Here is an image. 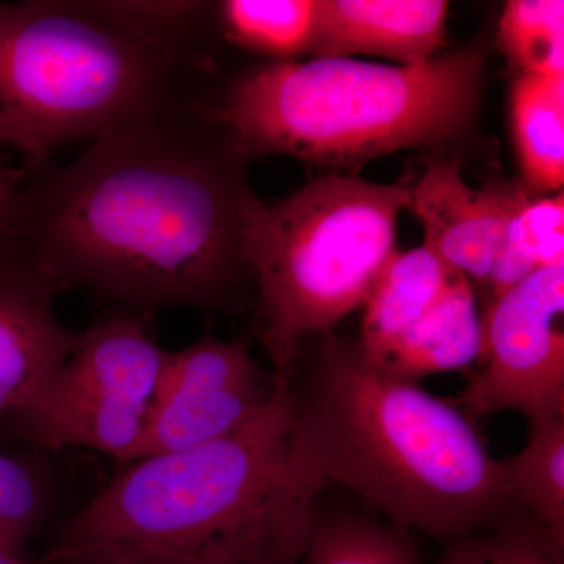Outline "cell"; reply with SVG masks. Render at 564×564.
Returning a JSON list of instances; mask_svg holds the SVG:
<instances>
[{
	"label": "cell",
	"mask_w": 564,
	"mask_h": 564,
	"mask_svg": "<svg viewBox=\"0 0 564 564\" xmlns=\"http://www.w3.org/2000/svg\"><path fill=\"white\" fill-rule=\"evenodd\" d=\"M300 344L288 378L293 445L318 477L391 524L454 543L519 510L475 422L447 400L375 369L358 343Z\"/></svg>",
	"instance_id": "cell-3"
},
{
	"label": "cell",
	"mask_w": 564,
	"mask_h": 564,
	"mask_svg": "<svg viewBox=\"0 0 564 564\" xmlns=\"http://www.w3.org/2000/svg\"><path fill=\"white\" fill-rule=\"evenodd\" d=\"M318 0H225L214 20L229 43L269 63L300 62L313 52Z\"/></svg>",
	"instance_id": "cell-16"
},
{
	"label": "cell",
	"mask_w": 564,
	"mask_h": 564,
	"mask_svg": "<svg viewBox=\"0 0 564 564\" xmlns=\"http://www.w3.org/2000/svg\"><path fill=\"white\" fill-rule=\"evenodd\" d=\"M454 272L425 245L393 252L362 304L358 340L362 355L380 351L429 313L443 296Z\"/></svg>",
	"instance_id": "cell-14"
},
{
	"label": "cell",
	"mask_w": 564,
	"mask_h": 564,
	"mask_svg": "<svg viewBox=\"0 0 564 564\" xmlns=\"http://www.w3.org/2000/svg\"><path fill=\"white\" fill-rule=\"evenodd\" d=\"M28 170L0 161V258L20 252L25 217Z\"/></svg>",
	"instance_id": "cell-24"
},
{
	"label": "cell",
	"mask_w": 564,
	"mask_h": 564,
	"mask_svg": "<svg viewBox=\"0 0 564 564\" xmlns=\"http://www.w3.org/2000/svg\"><path fill=\"white\" fill-rule=\"evenodd\" d=\"M489 43L423 65L355 58L263 63L198 102L248 162L289 155L336 174L395 151L434 150L477 132Z\"/></svg>",
	"instance_id": "cell-4"
},
{
	"label": "cell",
	"mask_w": 564,
	"mask_h": 564,
	"mask_svg": "<svg viewBox=\"0 0 564 564\" xmlns=\"http://www.w3.org/2000/svg\"><path fill=\"white\" fill-rule=\"evenodd\" d=\"M169 351L143 315L121 313L77 333L54 380L13 414L25 440L58 451L84 447L137 462Z\"/></svg>",
	"instance_id": "cell-7"
},
{
	"label": "cell",
	"mask_w": 564,
	"mask_h": 564,
	"mask_svg": "<svg viewBox=\"0 0 564 564\" xmlns=\"http://www.w3.org/2000/svg\"><path fill=\"white\" fill-rule=\"evenodd\" d=\"M434 564H564V541L525 511L454 543Z\"/></svg>",
	"instance_id": "cell-22"
},
{
	"label": "cell",
	"mask_w": 564,
	"mask_h": 564,
	"mask_svg": "<svg viewBox=\"0 0 564 564\" xmlns=\"http://www.w3.org/2000/svg\"><path fill=\"white\" fill-rule=\"evenodd\" d=\"M46 510V488L39 475L20 459L0 454V552L24 555Z\"/></svg>",
	"instance_id": "cell-23"
},
{
	"label": "cell",
	"mask_w": 564,
	"mask_h": 564,
	"mask_svg": "<svg viewBox=\"0 0 564 564\" xmlns=\"http://www.w3.org/2000/svg\"><path fill=\"white\" fill-rule=\"evenodd\" d=\"M534 193L521 181L474 188L463 177L458 158L437 154L411 185L410 204L422 221L425 245L448 267L484 291L502 248L508 223Z\"/></svg>",
	"instance_id": "cell-10"
},
{
	"label": "cell",
	"mask_w": 564,
	"mask_h": 564,
	"mask_svg": "<svg viewBox=\"0 0 564 564\" xmlns=\"http://www.w3.org/2000/svg\"><path fill=\"white\" fill-rule=\"evenodd\" d=\"M444 0H318L314 58L375 55L423 65L447 43Z\"/></svg>",
	"instance_id": "cell-12"
},
{
	"label": "cell",
	"mask_w": 564,
	"mask_h": 564,
	"mask_svg": "<svg viewBox=\"0 0 564 564\" xmlns=\"http://www.w3.org/2000/svg\"><path fill=\"white\" fill-rule=\"evenodd\" d=\"M58 293L24 252L0 258V413L40 397L76 344L55 315Z\"/></svg>",
	"instance_id": "cell-11"
},
{
	"label": "cell",
	"mask_w": 564,
	"mask_h": 564,
	"mask_svg": "<svg viewBox=\"0 0 564 564\" xmlns=\"http://www.w3.org/2000/svg\"><path fill=\"white\" fill-rule=\"evenodd\" d=\"M499 464L511 502L564 541V419L530 426L525 447Z\"/></svg>",
	"instance_id": "cell-18"
},
{
	"label": "cell",
	"mask_w": 564,
	"mask_h": 564,
	"mask_svg": "<svg viewBox=\"0 0 564 564\" xmlns=\"http://www.w3.org/2000/svg\"><path fill=\"white\" fill-rule=\"evenodd\" d=\"M564 267V196L530 195L508 223L499 258L481 295L485 307L541 269Z\"/></svg>",
	"instance_id": "cell-17"
},
{
	"label": "cell",
	"mask_w": 564,
	"mask_h": 564,
	"mask_svg": "<svg viewBox=\"0 0 564 564\" xmlns=\"http://www.w3.org/2000/svg\"><path fill=\"white\" fill-rule=\"evenodd\" d=\"M0 564H32L25 560L24 555L9 554V552H0Z\"/></svg>",
	"instance_id": "cell-25"
},
{
	"label": "cell",
	"mask_w": 564,
	"mask_h": 564,
	"mask_svg": "<svg viewBox=\"0 0 564 564\" xmlns=\"http://www.w3.org/2000/svg\"><path fill=\"white\" fill-rule=\"evenodd\" d=\"M325 486L293 445L280 383L237 432L132 462L62 527L44 564H303Z\"/></svg>",
	"instance_id": "cell-2"
},
{
	"label": "cell",
	"mask_w": 564,
	"mask_h": 564,
	"mask_svg": "<svg viewBox=\"0 0 564 564\" xmlns=\"http://www.w3.org/2000/svg\"><path fill=\"white\" fill-rule=\"evenodd\" d=\"M497 44L519 76H564L563 0H510Z\"/></svg>",
	"instance_id": "cell-21"
},
{
	"label": "cell",
	"mask_w": 564,
	"mask_h": 564,
	"mask_svg": "<svg viewBox=\"0 0 564 564\" xmlns=\"http://www.w3.org/2000/svg\"><path fill=\"white\" fill-rule=\"evenodd\" d=\"M480 339L474 284L455 270L443 296L421 321L364 358L389 377L417 384L432 375L467 369L477 361Z\"/></svg>",
	"instance_id": "cell-13"
},
{
	"label": "cell",
	"mask_w": 564,
	"mask_h": 564,
	"mask_svg": "<svg viewBox=\"0 0 564 564\" xmlns=\"http://www.w3.org/2000/svg\"><path fill=\"white\" fill-rule=\"evenodd\" d=\"M96 17L150 50L195 65L214 7L204 2H84Z\"/></svg>",
	"instance_id": "cell-19"
},
{
	"label": "cell",
	"mask_w": 564,
	"mask_h": 564,
	"mask_svg": "<svg viewBox=\"0 0 564 564\" xmlns=\"http://www.w3.org/2000/svg\"><path fill=\"white\" fill-rule=\"evenodd\" d=\"M564 267L541 269L481 315L478 370L456 406L470 421L516 411L530 426L564 419Z\"/></svg>",
	"instance_id": "cell-8"
},
{
	"label": "cell",
	"mask_w": 564,
	"mask_h": 564,
	"mask_svg": "<svg viewBox=\"0 0 564 564\" xmlns=\"http://www.w3.org/2000/svg\"><path fill=\"white\" fill-rule=\"evenodd\" d=\"M280 381L250 352V340L206 332L169 351L140 458L191 451L237 430L273 402Z\"/></svg>",
	"instance_id": "cell-9"
},
{
	"label": "cell",
	"mask_w": 564,
	"mask_h": 564,
	"mask_svg": "<svg viewBox=\"0 0 564 564\" xmlns=\"http://www.w3.org/2000/svg\"><path fill=\"white\" fill-rule=\"evenodd\" d=\"M247 163L198 99L107 133L63 169L28 172L22 252L58 292L139 314L243 313L263 209Z\"/></svg>",
	"instance_id": "cell-1"
},
{
	"label": "cell",
	"mask_w": 564,
	"mask_h": 564,
	"mask_svg": "<svg viewBox=\"0 0 564 564\" xmlns=\"http://www.w3.org/2000/svg\"><path fill=\"white\" fill-rule=\"evenodd\" d=\"M410 191L326 173L263 206L250 250L256 332L278 381L288 378L304 339L332 334L366 302L397 251Z\"/></svg>",
	"instance_id": "cell-6"
},
{
	"label": "cell",
	"mask_w": 564,
	"mask_h": 564,
	"mask_svg": "<svg viewBox=\"0 0 564 564\" xmlns=\"http://www.w3.org/2000/svg\"><path fill=\"white\" fill-rule=\"evenodd\" d=\"M187 63L137 43L84 2L0 3V144L22 169L77 139H101L195 101Z\"/></svg>",
	"instance_id": "cell-5"
},
{
	"label": "cell",
	"mask_w": 564,
	"mask_h": 564,
	"mask_svg": "<svg viewBox=\"0 0 564 564\" xmlns=\"http://www.w3.org/2000/svg\"><path fill=\"white\" fill-rule=\"evenodd\" d=\"M510 110L522 184L534 195L562 192L564 76H518Z\"/></svg>",
	"instance_id": "cell-15"
},
{
	"label": "cell",
	"mask_w": 564,
	"mask_h": 564,
	"mask_svg": "<svg viewBox=\"0 0 564 564\" xmlns=\"http://www.w3.org/2000/svg\"><path fill=\"white\" fill-rule=\"evenodd\" d=\"M306 564H422L408 530L359 514L315 510Z\"/></svg>",
	"instance_id": "cell-20"
}]
</instances>
